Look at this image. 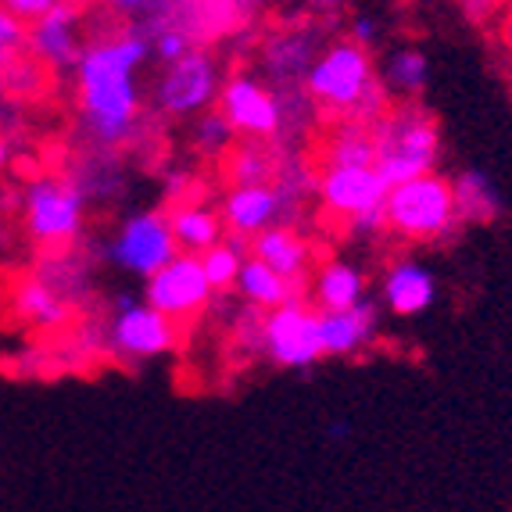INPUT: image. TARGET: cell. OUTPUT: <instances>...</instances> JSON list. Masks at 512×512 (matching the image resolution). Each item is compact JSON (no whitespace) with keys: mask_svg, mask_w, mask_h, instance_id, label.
<instances>
[{"mask_svg":"<svg viewBox=\"0 0 512 512\" xmlns=\"http://www.w3.org/2000/svg\"><path fill=\"white\" fill-rule=\"evenodd\" d=\"M151 43L137 29L97 36L83 47L76 65V101L90 140L119 147L140 119L137 72L144 69Z\"/></svg>","mask_w":512,"mask_h":512,"instance_id":"obj_1","label":"cell"},{"mask_svg":"<svg viewBox=\"0 0 512 512\" xmlns=\"http://www.w3.org/2000/svg\"><path fill=\"white\" fill-rule=\"evenodd\" d=\"M308 101L323 104L326 111L348 115L351 122H366L373 126L384 115L387 90L376 76L373 51L359 47L351 40H337L323 47L305 79Z\"/></svg>","mask_w":512,"mask_h":512,"instance_id":"obj_2","label":"cell"},{"mask_svg":"<svg viewBox=\"0 0 512 512\" xmlns=\"http://www.w3.org/2000/svg\"><path fill=\"white\" fill-rule=\"evenodd\" d=\"M376 172L387 187L430 176L441 158V129L419 104H398L373 122Z\"/></svg>","mask_w":512,"mask_h":512,"instance_id":"obj_3","label":"cell"},{"mask_svg":"<svg viewBox=\"0 0 512 512\" xmlns=\"http://www.w3.org/2000/svg\"><path fill=\"white\" fill-rule=\"evenodd\" d=\"M384 222L387 230L398 233L402 240H412V244L448 240L455 233V222H459L452 180L430 172V176L391 187L384 201Z\"/></svg>","mask_w":512,"mask_h":512,"instance_id":"obj_4","label":"cell"},{"mask_svg":"<svg viewBox=\"0 0 512 512\" xmlns=\"http://www.w3.org/2000/svg\"><path fill=\"white\" fill-rule=\"evenodd\" d=\"M86 197L69 176H40L26 187V230L36 244L69 251L83 233Z\"/></svg>","mask_w":512,"mask_h":512,"instance_id":"obj_5","label":"cell"},{"mask_svg":"<svg viewBox=\"0 0 512 512\" xmlns=\"http://www.w3.org/2000/svg\"><path fill=\"white\" fill-rule=\"evenodd\" d=\"M316 194L326 212L348 222L351 233L387 230L384 201L391 187L376 169H323Z\"/></svg>","mask_w":512,"mask_h":512,"instance_id":"obj_6","label":"cell"},{"mask_svg":"<svg viewBox=\"0 0 512 512\" xmlns=\"http://www.w3.org/2000/svg\"><path fill=\"white\" fill-rule=\"evenodd\" d=\"M219 90V61L205 47H194L180 61L162 65V72L154 79V108L169 119H194V115L212 111L208 104L219 101Z\"/></svg>","mask_w":512,"mask_h":512,"instance_id":"obj_7","label":"cell"},{"mask_svg":"<svg viewBox=\"0 0 512 512\" xmlns=\"http://www.w3.org/2000/svg\"><path fill=\"white\" fill-rule=\"evenodd\" d=\"M176 255L180 248L172 237L169 212H133L108 244V262L144 283L162 273Z\"/></svg>","mask_w":512,"mask_h":512,"instance_id":"obj_8","label":"cell"},{"mask_svg":"<svg viewBox=\"0 0 512 512\" xmlns=\"http://www.w3.org/2000/svg\"><path fill=\"white\" fill-rule=\"evenodd\" d=\"M104 341L126 362L158 359L176 344V323L165 319L162 312H154L147 301L133 298V294H115Z\"/></svg>","mask_w":512,"mask_h":512,"instance_id":"obj_9","label":"cell"},{"mask_svg":"<svg viewBox=\"0 0 512 512\" xmlns=\"http://www.w3.org/2000/svg\"><path fill=\"white\" fill-rule=\"evenodd\" d=\"M219 111L233 126V133H244L255 144H269L287 129L280 94L251 72H233L230 79H222Z\"/></svg>","mask_w":512,"mask_h":512,"instance_id":"obj_10","label":"cell"},{"mask_svg":"<svg viewBox=\"0 0 512 512\" xmlns=\"http://www.w3.org/2000/svg\"><path fill=\"white\" fill-rule=\"evenodd\" d=\"M262 351L283 369H308L323 359L319 337V312L312 301L298 298L291 305L262 316Z\"/></svg>","mask_w":512,"mask_h":512,"instance_id":"obj_11","label":"cell"},{"mask_svg":"<svg viewBox=\"0 0 512 512\" xmlns=\"http://www.w3.org/2000/svg\"><path fill=\"white\" fill-rule=\"evenodd\" d=\"M212 283H208L205 269H201V258L197 255H176L162 273H154L144 283V301L162 312L165 319L180 323V319L201 316L212 301Z\"/></svg>","mask_w":512,"mask_h":512,"instance_id":"obj_12","label":"cell"},{"mask_svg":"<svg viewBox=\"0 0 512 512\" xmlns=\"http://www.w3.org/2000/svg\"><path fill=\"white\" fill-rule=\"evenodd\" d=\"M298 205L294 197H287L280 187H230L222 197V226L230 230V237L255 240L258 233L273 230V226H287V212Z\"/></svg>","mask_w":512,"mask_h":512,"instance_id":"obj_13","label":"cell"},{"mask_svg":"<svg viewBox=\"0 0 512 512\" xmlns=\"http://www.w3.org/2000/svg\"><path fill=\"white\" fill-rule=\"evenodd\" d=\"M83 8L72 0H58L43 22L29 29V58L43 69H76L83 58Z\"/></svg>","mask_w":512,"mask_h":512,"instance_id":"obj_14","label":"cell"},{"mask_svg":"<svg viewBox=\"0 0 512 512\" xmlns=\"http://www.w3.org/2000/svg\"><path fill=\"white\" fill-rule=\"evenodd\" d=\"M380 330V308L373 301H362L351 312H319V337H323V355H359L362 348L376 341Z\"/></svg>","mask_w":512,"mask_h":512,"instance_id":"obj_15","label":"cell"},{"mask_svg":"<svg viewBox=\"0 0 512 512\" xmlns=\"http://www.w3.org/2000/svg\"><path fill=\"white\" fill-rule=\"evenodd\" d=\"M251 258H258L262 265H269L273 273H280L283 280H291L294 287L305 291L308 265H312V248L294 226H273V230L258 233L255 240H248Z\"/></svg>","mask_w":512,"mask_h":512,"instance_id":"obj_16","label":"cell"},{"mask_svg":"<svg viewBox=\"0 0 512 512\" xmlns=\"http://www.w3.org/2000/svg\"><path fill=\"white\" fill-rule=\"evenodd\" d=\"M316 33L308 29H287L276 33L273 40H265L262 47V65L273 76L276 86L291 90L294 83H305L312 65H316Z\"/></svg>","mask_w":512,"mask_h":512,"instance_id":"obj_17","label":"cell"},{"mask_svg":"<svg viewBox=\"0 0 512 512\" xmlns=\"http://www.w3.org/2000/svg\"><path fill=\"white\" fill-rule=\"evenodd\" d=\"M437 301V280L423 262L402 258L384 273V305L394 316H423Z\"/></svg>","mask_w":512,"mask_h":512,"instance_id":"obj_18","label":"cell"},{"mask_svg":"<svg viewBox=\"0 0 512 512\" xmlns=\"http://www.w3.org/2000/svg\"><path fill=\"white\" fill-rule=\"evenodd\" d=\"M308 294H312L316 312H351L366 301V273L344 258H330L316 269Z\"/></svg>","mask_w":512,"mask_h":512,"instance_id":"obj_19","label":"cell"},{"mask_svg":"<svg viewBox=\"0 0 512 512\" xmlns=\"http://www.w3.org/2000/svg\"><path fill=\"white\" fill-rule=\"evenodd\" d=\"M172 237H176V248L183 255H205L215 244H222V215L208 205H197V201H183L169 212Z\"/></svg>","mask_w":512,"mask_h":512,"instance_id":"obj_20","label":"cell"},{"mask_svg":"<svg viewBox=\"0 0 512 512\" xmlns=\"http://www.w3.org/2000/svg\"><path fill=\"white\" fill-rule=\"evenodd\" d=\"M237 291L244 294V301H248L251 308H258L265 316L301 298V287H294L291 280H283L280 273H273L269 265H262L251 255H248V262H244V269H240Z\"/></svg>","mask_w":512,"mask_h":512,"instance_id":"obj_21","label":"cell"},{"mask_svg":"<svg viewBox=\"0 0 512 512\" xmlns=\"http://www.w3.org/2000/svg\"><path fill=\"white\" fill-rule=\"evenodd\" d=\"M459 222H495L502 215V190L480 169H462L452 180Z\"/></svg>","mask_w":512,"mask_h":512,"instance_id":"obj_22","label":"cell"},{"mask_svg":"<svg viewBox=\"0 0 512 512\" xmlns=\"http://www.w3.org/2000/svg\"><path fill=\"white\" fill-rule=\"evenodd\" d=\"M11 308H15L18 319H26L29 326H40V330H54L69 319V301H61L40 276H26V280L15 283Z\"/></svg>","mask_w":512,"mask_h":512,"instance_id":"obj_23","label":"cell"},{"mask_svg":"<svg viewBox=\"0 0 512 512\" xmlns=\"http://www.w3.org/2000/svg\"><path fill=\"white\" fill-rule=\"evenodd\" d=\"M323 169H376L373 129L366 122H344L323 147Z\"/></svg>","mask_w":512,"mask_h":512,"instance_id":"obj_24","label":"cell"},{"mask_svg":"<svg viewBox=\"0 0 512 512\" xmlns=\"http://www.w3.org/2000/svg\"><path fill=\"white\" fill-rule=\"evenodd\" d=\"M283 158L269 144H240L226 154V176L233 187H269L280 176Z\"/></svg>","mask_w":512,"mask_h":512,"instance_id":"obj_25","label":"cell"},{"mask_svg":"<svg viewBox=\"0 0 512 512\" xmlns=\"http://www.w3.org/2000/svg\"><path fill=\"white\" fill-rule=\"evenodd\" d=\"M380 83H384L387 97H405L412 104V97H419L430 83V61L416 47H398L387 58L384 72H380Z\"/></svg>","mask_w":512,"mask_h":512,"instance_id":"obj_26","label":"cell"},{"mask_svg":"<svg viewBox=\"0 0 512 512\" xmlns=\"http://www.w3.org/2000/svg\"><path fill=\"white\" fill-rule=\"evenodd\" d=\"M36 276H40V280L47 283V287H51L61 301H69V308L76 305L86 291H90L86 265H83V258H79V255H72V248L69 251H54V258H47Z\"/></svg>","mask_w":512,"mask_h":512,"instance_id":"obj_27","label":"cell"},{"mask_svg":"<svg viewBox=\"0 0 512 512\" xmlns=\"http://www.w3.org/2000/svg\"><path fill=\"white\" fill-rule=\"evenodd\" d=\"M244 248H248V240L226 237L222 244H215L212 251H205V255H201V269H205V276H208V283H212L215 294L237 287L240 269H244V262H248Z\"/></svg>","mask_w":512,"mask_h":512,"instance_id":"obj_28","label":"cell"},{"mask_svg":"<svg viewBox=\"0 0 512 512\" xmlns=\"http://www.w3.org/2000/svg\"><path fill=\"white\" fill-rule=\"evenodd\" d=\"M47 69H43L36 58H8L0 61V79H4V90H11L15 97H36L47 86Z\"/></svg>","mask_w":512,"mask_h":512,"instance_id":"obj_29","label":"cell"},{"mask_svg":"<svg viewBox=\"0 0 512 512\" xmlns=\"http://www.w3.org/2000/svg\"><path fill=\"white\" fill-rule=\"evenodd\" d=\"M233 140H237V133H233V126L226 122V115H222L219 108L205 111V115H197V122H194V144H197V151L222 154V151H230Z\"/></svg>","mask_w":512,"mask_h":512,"instance_id":"obj_30","label":"cell"},{"mask_svg":"<svg viewBox=\"0 0 512 512\" xmlns=\"http://www.w3.org/2000/svg\"><path fill=\"white\" fill-rule=\"evenodd\" d=\"M54 4H58V0H4V8H8L26 29H33L36 22H43V18L51 15Z\"/></svg>","mask_w":512,"mask_h":512,"instance_id":"obj_31","label":"cell"},{"mask_svg":"<svg viewBox=\"0 0 512 512\" xmlns=\"http://www.w3.org/2000/svg\"><path fill=\"white\" fill-rule=\"evenodd\" d=\"M376 33H380V29H376V18H355V22H351L348 40L359 43V47H366V51H373Z\"/></svg>","mask_w":512,"mask_h":512,"instance_id":"obj_32","label":"cell"},{"mask_svg":"<svg viewBox=\"0 0 512 512\" xmlns=\"http://www.w3.org/2000/svg\"><path fill=\"white\" fill-rule=\"evenodd\" d=\"M498 33H502V43H505V51L512 54V8H505L502 22H498Z\"/></svg>","mask_w":512,"mask_h":512,"instance_id":"obj_33","label":"cell"},{"mask_svg":"<svg viewBox=\"0 0 512 512\" xmlns=\"http://www.w3.org/2000/svg\"><path fill=\"white\" fill-rule=\"evenodd\" d=\"M462 11H470V15H495V4H466Z\"/></svg>","mask_w":512,"mask_h":512,"instance_id":"obj_34","label":"cell"},{"mask_svg":"<svg viewBox=\"0 0 512 512\" xmlns=\"http://www.w3.org/2000/svg\"><path fill=\"white\" fill-rule=\"evenodd\" d=\"M11 162V147H8V137H0V172L8 169Z\"/></svg>","mask_w":512,"mask_h":512,"instance_id":"obj_35","label":"cell"},{"mask_svg":"<svg viewBox=\"0 0 512 512\" xmlns=\"http://www.w3.org/2000/svg\"><path fill=\"white\" fill-rule=\"evenodd\" d=\"M330 437H348V427H330Z\"/></svg>","mask_w":512,"mask_h":512,"instance_id":"obj_36","label":"cell"}]
</instances>
